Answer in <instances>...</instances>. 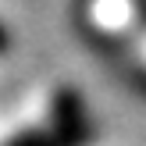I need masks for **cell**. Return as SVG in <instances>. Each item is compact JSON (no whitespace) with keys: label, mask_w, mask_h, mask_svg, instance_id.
I'll return each mask as SVG.
<instances>
[{"label":"cell","mask_w":146,"mask_h":146,"mask_svg":"<svg viewBox=\"0 0 146 146\" xmlns=\"http://www.w3.org/2000/svg\"><path fill=\"white\" fill-rule=\"evenodd\" d=\"M7 46H11V36H7V29L0 25V54H7Z\"/></svg>","instance_id":"7a4b0ae2"},{"label":"cell","mask_w":146,"mask_h":146,"mask_svg":"<svg viewBox=\"0 0 146 146\" xmlns=\"http://www.w3.org/2000/svg\"><path fill=\"white\" fill-rule=\"evenodd\" d=\"M89 139V125L82 118V107L71 93L57 96V118L50 128H36L29 135H18L7 146H82Z\"/></svg>","instance_id":"6da1fadb"}]
</instances>
